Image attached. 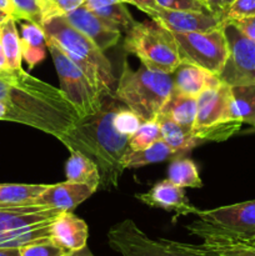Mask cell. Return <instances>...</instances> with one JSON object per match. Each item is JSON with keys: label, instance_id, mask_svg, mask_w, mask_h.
Here are the masks:
<instances>
[{"label": "cell", "instance_id": "6da1fadb", "mask_svg": "<svg viewBox=\"0 0 255 256\" xmlns=\"http://www.w3.org/2000/svg\"><path fill=\"white\" fill-rule=\"evenodd\" d=\"M122 105L115 96L104 98L100 109L79 120L62 140L69 152L78 150L98 165L104 189L118 188L124 172L122 159L129 149L130 138L120 134L114 125L115 114Z\"/></svg>", "mask_w": 255, "mask_h": 256}, {"label": "cell", "instance_id": "7a4b0ae2", "mask_svg": "<svg viewBox=\"0 0 255 256\" xmlns=\"http://www.w3.org/2000/svg\"><path fill=\"white\" fill-rule=\"evenodd\" d=\"M45 36L54 40L65 54L82 69L90 84L102 98L114 96L116 79L104 52L86 35L75 29L64 16H55L42 22Z\"/></svg>", "mask_w": 255, "mask_h": 256}, {"label": "cell", "instance_id": "3957f363", "mask_svg": "<svg viewBox=\"0 0 255 256\" xmlns=\"http://www.w3.org/2000/svg\"><path fill=\"white\" fill-rule=\"evenodd\" d=\"M172 90V74L150 70L144 65L132 70L125 62L114 96L144 122L156 119Z\"/></svg>", "mask_w": 255, "mask_h": 256}, {"label": "cell", "instance_id": "277c9868", "mask_svg": "<svg viewBox=\"0 0 255 256\" xmlns=\"http://www.w3.org/2000/svg\"><path fill=\"white\" fill-rule=\"evenodd\" d=\"M108 242L122 256H218L204 244L192 245L162 238L152 239L130 219L110 228Z\"/></svg>", "mask_w": 255, "mask_h": 256}, {"label": "cell", "instance_id": "5b68a950", "mask_svg": "<svg viewBox=\"0 0 255 256\" xmlns=\"http://www.w3.org/2000/svg\"><path fill=\"white\" fill-rule=\"evenodd\" d=\"M124 49L139 58L145 68L172 74L180 64L179 50L172 32L155 22H138L126 32Z\"/></svg>", "mask_w": 255, "mask_h": 256}, {"label": "cell", "instance_id": "8992f818", "mask_svg": "<svg viewBox=\"0 0 255 256\" xmlns=\"http://www.w3.org/2000/svg\"><path fill=\"white\" fill-rule=\"evenodd\" d=\"M46 46L59 76V89L75 110L79 120L96 112L102 106L104 98L54 40L46 38Z\"/></svg>", "mask_w": 255, "mask_h": 256}, {"label": "cell", "instance_id": "52a82bcc", "mask_svg": "<svg viewBox=\"0 0 255 256\" xmlns=\"http://www.w3.org/2000/svg\"><path fill=\"white\" fill-rule=\"evenodd\" d=\"M224 22L208 32H172L180 62L196 65L218 76L224 68L229 52Z\"/></svg>", "mask_w": 255, "mask_h": 256}, {"label": "cell", "instance_id": "ba28073f", "mask_svg": "<svg viewBox=\"0 0 255 256\" xmlns=\"http://www.w3.org/2000/svg\"><path fill=\"white\" fill-rule=\"evenodd\" d=\"M224 32L229 52L218 78L230 86H255V40L246 36L232 22H224Z\"/></svg>", "mask_w": 255, "mask_h": 256}, {"label": "cell", "instance_id": "9c48e42d", "mask_svg": "<svg viewBox=\"0 0 255 256\" xmlns=\"http://www.w3.org/2000/svg\"><path fill=\"white\" fill-rule=\"evenodd\" d=\"M195 215L236 236L255 240V200L212 210H196Z\"/></svg>", "mask_w": 255, "mask_h": 256}, {"label": "cell", "instance_id": "30bf717a", "mask_svg": "<svg viewBox=\"0 0 255 256\" xmlns=\"http://www.w3.org/2000/svg\"><path fill=\"white\" fill-rule=\"evenodd\" d=\"M192 235L200 238L202 244L218 256H255V242L236 236L216 225L198 218L186 226Z\"/></svg>", "mask_w": 255, "mask_h": 256}, {"label": "cell", "instance_id": "8fae6325", "mask_svg": "<svg viewBox=\"0 0 255 256\" xmlns=\"http://www.w3.org/2000/svg\"><path fill=\"white\" fill-rule=\"evenodd\" d=\"M145 14L149 15L152 22L172 32H208L225 22L212 12L200 10H172L159 6Z\"/></svg>", "mask_w": 255, "mask_h": 256}, {"label": "cell", "instance_id": "7c38bea8", "mask_svg": "<svg viewBox=\"0 0 255 256\" xmlns=\"http://www.w3.org/2000/svg\"><path fill=\"white\" fill-rule=\"evenodd\" d=\"M232 119V86L225 82L209 86L198 95L196 119L192 130Z\"/></svg>", "mask_w": 255, "mask_h": 256}, {"label": "cell", "instance_id": "4fadbf2b", "mask_svg": "<svg viewBox=\"0 0 255 256\" xmlns=\"http://www.w3.org/2000/svg\"><path fill=\"white\" fill-rule=\"evenodd\" d=\"M62 210L39 205H2L0 206V235L36 225L52 224Z\"/></svg>", "mask_w": 255, "mask_h": 256}, {"label": "cell", "instance_id": "5bb4252c", "mask_svg": "<svg viewBox=\"0 0 255 256\" xmlns=\"http://www.w3.org/2000/svg\"><path fill=\"white\" fill-rule=\"evenodd\" d=\"M65 19L75 28L86 35L102 52L110 49L119 42L122 32L105 24L95 12L82 5L78 9L65 15Z\"/></svg>", "mask_w": 255, "mask_h": 256}, {"label": "cell", "instance_id": "9a60e30c", "mask_svg": "<svg viewBox=\"0 0 255 256\" xmlns=\"http://www.w3.org/2000/svg\"><path fill=\"white\" fill-rule=\"evenodd\" d=\"M96 189L88 184H79V182H64L55 185H49L45 192H42L35 200H32V205L39 206L52 208L62 212H72L78 205L89 199Z\"/></svg>", "mask_w": 255, "mask_h": 256}, {"label": "cell", "instance_id": "2e32d148", "mask_svg": "<svg viewBox=\"0 0 255 256\" xmlns=\"http://www.w3.org/2000/svg\"><path fill=\"white\" fill-rule=\"evenodd\" d=\"M136 199L149 206L174 212L179 216L195 214L198 210L189 202L184 188L178 186L169 179L156 182L148 192L136 194Z\"/></svg>", "mask_w": 255, "mask_h": 256}, {"label": "cell", "instance_id": "e0dca14e", "mask_svg": "<svg viewBox=\"0 0 255 256\" xmlns=\"http://www.w3.org/2000/svg\"><path fill=\"white\" fill-rule=\"evenodd\" d=\"M52 239L68 248L72 252L86 246L89 238V228L86 222L72 214V212H62L52 225Z\"/></svg>", "mask_w": 255, "mask_h": 256}, {"label": "cell", "instance_id": "ac0fdd59", "mask_svg": "<svg viewBox=\"0 0 255 256\" xmlns=\"http://www.w3.org/2000/svg\"><path fill=\"white\" fill-rule=\"evenodd\" d=\"M172 76L174 90L196 98L204 89L222 82L216 75L210 74L206 70L185 62H180Z\"/></svg>", "mask_w": 255, "mask_h": 256}, {"label": "cell", "instance_id": "d6986e66", "mask_svg": "<svg viewBox=\"0 0 255 256\" xmlns=\"http://www.w3.org/2000/svg\"><path fill=\"white\" fill-rule=\"evenodd\" d=\"M198 98L192 95L182 94V92L172 90L169 99L162 109V114L166 115L179 125L188 130H192L196 119Z\"/></svg>", "mask_w": 255, "mask_h": 256}, {"label": "cell", "instance_id": "ffe728a7", "mask_svg": "<svg viewBox=\"0 0 255 256\" xmlns=\"http://www.w3.org/2000/svg\"><path fill=\"white\" fill-rule=\"evenodd\" d=\"M22 59L26 62L30 69L39 64L45 58L46 50V36L42 26L32 22H25L22 25Z\"/></svg>", "mask_w": 255, "mask_h": 256}, {"label": "cell", "instance_id": "44dd1931", "mask_svg": "<svg viewBox=\"0 0 255 256\" xmlns=\"http://www.w3.org/2000/svg\"><path fill=\"white\" fill-rule=\"evenodd\" d=\"M65 175L68 182L88 184L96 190L100 186V172L98 165L78 150L70 152V158L65 165Z\"/></svg>", "mask_w": 255, "mask_h": 256}, {"label": "cell", "instance_id": "7402d4cb", "mask_svg": "<svg viewBox=\"0 0 255 256\" xmlns=\"http://www.w3.org/2000/svg\"><path fill=\"white\" fill-rule=\"evenodd\" d=\"M156 120L160 125L162 140L174 150L175 154L192 150L199 144V142L192 136V130L185 129L166 115L159 112Z\"/></svg>", "mask_w": 255, "mask_h": 256}, {"label": "cell", "instance_id": "603a6c76", "mask_svg": "<svg viewBox=\"0 0 255 256\" xmlns=\"http://www.w3.org/2000/svg\"><path fill=\"white\" fill-rule=\"evenodd\" d=\"M175 152L168 144H165L162 139L159 142H154L150 146L140 150H130L125 152L122 159V165L125 169H135V168H142L145 165L154 164L166 160L168 158L175 156Z\"/></svg>", "mask_w": 255, "mask_h": 256}, {"label": "cell", "instance_id": "cb8c5ba5", "mask_svg": "<svg viewBox=\"0 0 255 256\" xmlns=\"http://www.w3.org/2000/svg\"><path fill=\"white\" fill-rule=\"evenodd\" d=\"M49 185L0 184V206L2 205H32Z\"/></svg>", "mask_w": 255, "mask_h": 256}, {"label": "cell", "instance_id": "d4e9b609", "mask_svg": "<svg viewBox=\"0 0 255 256\" xmlns=\"http://www.w3.org/2000/svg\"><path fill=\"white\" fill-rule=\"evenodd\" d=\"M232 119L255 124V86L236 85L232 86Z\"/></svg>", "mask_w": 255, "mask_h": 256}, {"label": "cell", "instance_id": "484cf974", "mask_svg": "<svg viewBox=\"0 0 255 256\" xmlns=\"http://www.w3.org/2000/svg\"><path fill=\"white\" fill-rule=\"evenodd\" d=\"M0 29H2V49L6 58L8 68L12 70L22 69V42L18 34L16 20L9 18L6 22L0 25Z\"/></svg>", "mask_w": 255, "mask_h": 256}, {"label": "cell", "instance_id": "4316f807", "mask_svg": "<svg viewBox=\"0 0 255 256\" xmlns=\"http://www.w3.org/2000/svg\"><path fill=\"white\" fill-rule=\"evenodd\" d=\"M168 179L180 188H202L198 166L190 159H175L168 170Z\"/></svg>", "mask_w": 255, "mask_h": 256}, {"label": "cell", "instance_id": "83f0119b", "mask_svg": "<svg viewBox=\"0 0 255 256\" xmlns=\"http://www.w3.org/2000/svg\"><path fill=\"white\" fill-rule=\"evenodd\" d=\"M125 2H116V4L108 5V6L96 8V9H90L92 12L98 15L102 22L110 28L115 30H119L120 32H128L135 24L132 14L129 10L125 8Z\"/></svg>", "mask_w": 255, "mask_h": 256}, {"label": "cell", "instance_id": "f1b7e54d", "mask_svg": "<svg viewBox=\"0 0 255 256\" xmlns=\"http://www.w3.org/2000/svg\"><path fill=\"white\" fill-rule=\"evenodd\" d=\"M242 122L239 120H225L215 122L202 129L192 130V136L199 142H224L236 134Z\"/></svg>", "mask_w": 255, "mask_h": 256}, {"label": "cell", "instance_id": "f546056e", "mask_svg": "<svg viewBox=\"0 0 255 256\" xmlns=\"http://www.w3.org/2000/svg\"><path fill=\"white\" fill-rule=\"evenodd\" d=\"M162 139V132H160V125L156 119L150 120V122H142L139 129L134 132L129 140L130 150H140L150 146L154 142H159Z\"/></svg>", "mask_w": 255, "mask_h": 256}, {"label": "cell", "instance_id": "4dcf8cb0", "mask_svg": "<svg viewBox=\"0 0 255 256\" xmlns=\"http://www.w3.org/2000/svg\"><path fill=\"white\" fill-rule=\"evenodd\" d=\"M22 256H72V252L62 246L52 238L39 242H30L19 248Z\"/></svg>", "mask_w": 255, "mask_h": 256}, {"label": "cell", "instance_id": "1f68e13d", "mask_svg": "<svg viewBox=\"0 0 255 256\" xmlns=\"http://www.w3.org/2000/svg\"><path fill=\"white\" fill-rule=\"evenodd\" d=\"M12 18L35 24H42V0H10Z\"/></svg>", "mask_w": 255, "mask_h": 256}, {"label": "cell", "instance_id": "d6a6232c", "mask_svg": "<svg viewBox=\"0 0 255 256\" xmlns=\"http://www.w3.org/2000/svg\"><path fill=\"white\" fill-rule=\"evenodd\" d=\"M82 4L84 0H42V22L55 16H65Z\"/></svg>", "mask_w": 255, "mask_h": 256}, {"label": "cell", "instance_id": "836d02e7", "mask_svg": "<svg viewBox=\"0 0 255 256\" xmlns=\"http://www.w3.org/2000/svg\"><path fill=\"white\" fill-rule=\"evenodd\" d=\"M252 16H255V0H232L222 12L225 22H236Z\"/></svg>", "mask_w": 255, "mask_h": 256}, {"label": "cell", "instance_id": "e575fe53", "mask_svg": "<svg viewBox=\"0 0 255 256\" xmlns=\"http://www.w3.org/2000/svg\"><path fill=\"white\" fill-rule=\"evenodd\" d=\"M142 122V120L134 112L128 109L125 105L118 110V112L114 116V125L118 129V132L129 138L134 135V132L139 129Z\"/></svg>", "mask_w": 255, "mask_h": 256}, {"label": "cell", "instance_id": "d590c367", "mask_svg": "<svg viewBox=\"0 0 255 256\" xmlns=\"http://www.w3.org/2000/svg\"><path fill=\"white\" fill-rule=\"evenodd\" d=\"M158 5L172 10H200L208 12L202 0H156Z\"/></svg>", "mask_w": 255, "mask_h": 256}, {"label": "cell", "instance_id": "8d00e7d4", "mask_svg": "<svg viewBox=\"0 0 255 256\" xmlns=\"http://www.w3.org/2000/svg\"><path fill=\"white\" fill-rule=\"evenodd\" d=\"M232 22L236 25L238 29L242 30L246 36H249L250 39L255 40V16L249 18V19L236 20V22Z\"/></svg>", "mask_w": 255, "mask_h": 256}, {"label": "cell", "instance_id": "74e56055", "mask_svg": "<svg viewBox=\"0 0 255 256\" xmlns=\"http://www.w3.org/2000/svg\"><path fill=\"white\" fill-rule=\"evenodd\" d=\"M202 2H204V5L208 12L222 19V12H224L225 8L224 0H202Z\"/></svg>", "mask_w": 255, "mask_h": 256}, {"label": "cell", "instance_id": "f35d334b", "mask_svg": "<svg viewBox=\"0 0 255 256\" xmlns=\"http://www.w3.org/2000/svg\"><path fill=\"white\" fill-rule=\"evenodd\" d=\"M122 2H128V4L134 5V6H136L138 9H140L144 12L159 8L156 0H122Z\"/></svg>", "mask_w": 255, "mask_h": 256}, {"label": "cell", "instance_id": "ab89813d", "mask_svg": "<svg viewBox=\"0 0 255 256\" xmlns=\"http://www.w3.org/2000/svg\"><path fill=\"white\" fill-rule=\"evenodd\" d=\"M122 2V0H84V4L88 9H96V8L108 6V5Z\"/></svg>", "mask_w": 255, "mask_h": 256}, {"label": "cell", "instance_id": "60d3db41", "mask_svg": "<svg viewBox=\"0 0 255 256\" xmlns=\"http://www.w3.org/2000/svg\"><path fill=\"white\" fill-rule=\"evenodd\" d=\"M0 256H22L18 248H0Z\"/></svg>", "mask_w": 255, "mask_h": 256}, {"label": "cell", "instance_id": "b9f144b4", "mask_svg": "<svg viewBox=\"0 0 255 256\" xmlns=\"http://www.w3.org/2000/svg\"><path fill=\"white\" fill-rule=\"evenodd\" d=\"M8 69V62L6 58H5L4 49H2V29H0V72Z\"/></svg>", "mask_w": 255, "mask_h": 256}, {"label": "cell", "instance_id": "7bdbcfd3", "mask_svg": "<svg viewBox=\"0 0 255 256\" xmlns=\"http://www.w3.org/2000/svg\"><path fill=\"white\" fill-rule=\"evenodd\" d=\"M9 119V108L5 102L0 100V120H6Z\"/></svg>", "mask_w": 255, "mask_h": 256}, {"label": "cell", "instance_id": "ee69618b", "mask_svg": "<svg viewBox=\"0 0 255 256\" xmlns=\"http://www.w3.org/2000/svg\"><path fill=\"white\" fill-rule=\"evenodd\" d=\"M72 256H94L90 252V249L88 246H84L82 249L76 250V252H72Z\"/></svg>", "mask_w": 255, "mask_h": 256}, {"label": "cell", "instance_id": "f6af8a7d", "mask_svg": "<svg viewBox=\"0 0 255 256\" xmlns=\"http://www.w3.org/2000/svg\"><path fill=\"white\" fill-rule=\"evenodd\" d=\"M0 9L9 12V14L12 15V5H10V0H0Z\"/></svg>", "mask_w": 255, "mask_h": 256}, {"label": "cell", "instance_id": "bcb514c9", "mask_svg": "<svg viewBox=\"0 0 255 256\" xmlns=\"http://www.w3.org/2000/svg\"><path fill=\"white\" fill-rule=\"evenodd\" d=\"M9 18H12V15H10L9 12H4V10L0 9V25H2L4 22H6Z\"/></svg>", "mask_w": 255, "mask_h": 256}, {"label": "cell", "instance_id": "7dc6e473", "mask_svg": "<svg viewBox=\"0 0 255 256\" xmlns=\"http://www.w3.org/2000/svg\"><path fill=\"white\" fill-rule=\"evenodd\" d=\"M232 2V0H224V4H225V6H226L228 4H230V2ZM224 9H225V8H224Z\"/></svg>", "mask_w": 255, "mask_h": 256}, {"label": "cell", "instance_id": "c3c4849f", "mask_svg": "<svg viewBox=\"0 0 255 256\" xmlns=\"http://www.w3.org/2000/svg\"><path fill=\"white\" fill-rule=\"evenodd\" d=\"M202 4H204V2H202Z\"/></svg>", "mask_w": 255, "mask_h": 256}, {"label": "cell", "instance_id": "681fc988", "mask_svg": "<svg viewBox=\"0 0 255 256\" xmlns=\"http://www.w3.org/2000/svg\"><path fill=\"white\" fill-rule=\"evenodd\" d=\"M252 242H255V240H252Z\"/></svg>", "mask_w": 255, "mask_h": 256}, {"label": "cell", "instance_id": "f907efd6", "mask_svg": "<svg viewBox=\"0 0 255 256\" xmlns=\"http://www.w3.org/2000/svg\"><path fill=\"white\" fill-rule=\"evenodd\" d=\"M254 126H255V124H254Z\"/></svg>", "mask_w": 255, "mask_h": 256}]
</instances>
